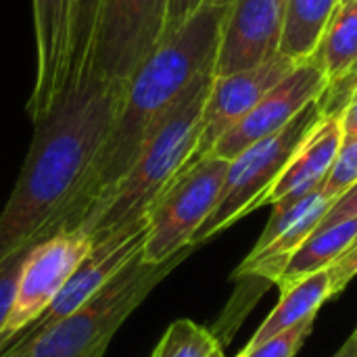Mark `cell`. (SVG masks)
<instances>
[{"instance_id": "obj_4", "label": "cell", "mask_w": 357, "mask_h": 357, "mask_svg": "<svg viewBox=\"0 0 357 357\" xmlns=\"http://www.w3.org/2000/svg\"><path fill=\"white\" fill-rule=\"evenodd\" d=\"M192 249L188 247L163 264H144L138 253L79 312L36 337L17 339L0 357H102L121 324Z\"/></svg>"}, {"instance_id": "obj_7", "label": "cell", "mask_w": 357, "mask_h": 357, "mask_svg": "<svg viewBox=\"0 0 357 357\" xmlns=\"http://www.w3.org/2000/svg\"><path fill=\"white\" fill-rule=\"evenodd\" d=\"M165 17L167 0H102L82 75L92 73L111 84L128 86L163 42Z\"/></svg>"}, {"instance_id": "obj_29", "label": "cell", "mask_w": 357, "mask_h": 357, "mask_svg": "<svg viewBox=\"0 0 357 357\" xmlns=\"http://www.w3.org/2000/svg\"><path fill=\"white\" fill-rule=\"evenodd\" d=\"M341 126H343V140L357 138V98H354L341 113Z\"/></svg>"}, {"instance_id": "obj_3", "label": "cell", "mask_w": 357, "mask_h": 357, "mask_svg": "<svg viewBox=\"0 0 357 357\" xmlns=\"http://www.w3.org/2000/svg\"><path fill=\"white\" fill-rule=\"evenodd\" d=\"M213 71L199 75L167 117L157 126L128 174L88 211L75 230L92 238V245L121 232H138L149 226V209L169 182L188 163L197 140Z\"/></svg>"}, {"instance_id": "obj_16", "label": "cell", "mask_w": 357, "mask_h": 357, "mask_svg": "<svg viewBox=\"0 0 357 357\" xmlns=\"http://www.w3.org/2000/svg\"><path fill=\"white\" fill-rule=\"evenodd\" d=\"M333 299V284H331V270H322L318 274L307 276L305 280L297 282L295 287L280 293V301L274 312L264 320L257 333L251 337L243 351H251L257 345L274 339L280 333L295 328L297 324L316 318L320 307Z\"/></svg>"}, {"instance_id": "obj_14", "label": "cell", "mask_w": 357, "mask_h": 357, "mask_svg": "<svg viewBox=\"0 0 357 357\" xmlns=\"http://www.w3.org/2000/svg\"><path fill=\"white\" fill-rule=\"evenodd\" d=\"M36 75L27 115L38 121L69 86V33L73 0H31Z\"/></svg>"}, {"instance_id": "obj_11", "label": "cell", "mask_w": 357, "mask_h": 357, "mask_svg": "<svg viewBox=\"0 0 357 357\" xmlns=\"http://www.w3.org/2000/svg\"><path fill=\"white\" fill-rule=\"evenodd\" d=\"M289 0H232L226 15L213 73L247 71L280 54Z\"/></svg>"}, {"instance_id": "obj_2", "label": "cell", "mask_w": 357, "mask_h": 357, "mask_svg": "<svg viewBox=\"0 0 357 357\" xmlns=\"http://www.w3.org/2000/svg\"><path fill=\"white\" fill-rule=\"evenodd\" d=\"M232 0H207L180 29L163 38L126 86L111 136L79 192L65 230H75L88 211L128 174L142 146L178 105L190 84L213 71Z\"/></svg>"}, {"instance_id": "obj_17", "label": "cell", "mask_w": 357, "mask_h": 357, "mask_svg": "<svg viewBox=\"0 0 357 357\" xmlns=\"http://www.w3.org/2000/svg\"><path fill=\"white\" fill-rule=\"evenodd\" d=\"M357 238V218L339 222L335 226L316 230L291 257L287 270L278 278L276 287L282 291L295 287L312 274L328 270L341 255L349 251Z\"/></svg>"}, {"instance_id": "obj_5", "label": "cell", "mask_w": 357, "mask_h": 357, "mask_svg": "<svg viewBox=\"0 0 357 357\" xmlns=\"http://www.w3.org/2000/svg\"><path fill=\"white\" fill-rule=\"evenodd\" d=\"M324 119L320 98L305 107L280 132L251 144L228 165V174L213 213L199 228L192 247L207 243L218 232L230 228L253 209L261 207L266 195L282 176L295 153Z\"/></svg>"}, {"instance_id": "obj_13", "label": "cell", "mask_w": 357, "mask_h": 357, "mask_svg": "<svg viewBox=\"0 0 357 357\" xmlns=\"http://www.w3.org/2000/svg\"><path fill=\"white\" fill-rule=\"evenodd\" d=\"M146 228H142L138 232H121V234H115L111 238H105V241L92 245L90 253L77 266V270L71 274V278L67 280L63 291L52 301V305L25 333H21L17 339L36 337V335L44 333L46 328L54 326L56 322H61V320L69 318L71 314L79 312L138 253H142V247H144V241H146Z\"/></svg>"}, {"instance_id": "obj_21", "label": "cell", "mask_w": 357, "mask_h": 357, "mask_svg": "<svg viewBox=\"0 0 357 357\" xmlns=\"http://www.w3.org/2000/svg\"><path fill=\"white\" fill-rule=\"evenodd\" d=\"M102 0H73L69 33V84L86 69Z\"/></svg>"}, {"instance_id": "obj_19", "label": "cell", "mask_w": 357, "mask_h": 357, "mask_svg": "<svg viewBox=\"0 0 357 357\" xmlns=\"http://www.w3.org/2000/svg\"><path fill=\"white\" fill-rule=\"evenodd\" d=\"M312 59L322 69L328 86L354 71L357 63V0L337 8Z\"/></svg>"}, {"instance_id": "obj_20", "label": "cell", "mask_w": 357, "mask_h": 357, "mask_svg": "<svg viewBox=\"0 0 357 357\" xmlns=\"http://www.w3.org/2000/svg\"><path fill=\"white\" fill-rule=\"evenodd\" d=\"M151 357H226L218 337L195 324L192 320L180 318L169 324Z\"/></svg>"}, {"instance_id": "obj_10", "label": "cell", "mask_w": 357, "mask_h": 357, "mask_svg": "<svg viewBox=\"0 0 357 357\" xmlns=\"http://www.w3.org/2000/svg\"><path fill=\"white\" fill-rule=\"evenodd\" d=\"M328 82L314 59L301 61L278 86H274L222 140L213 146L211 155L232 161L251 144L280 132L305 107L318 100Z\"/></svg>"}, {"instance_id": "obj_8", "label": "cell", "mask_w": 357, "mask_h": 357, "mask_svg": "<svg viewBox=\"0 0 357 357\" xmlns=\"http://www.w3.org/2000/svg\"><path fill=\"white\" fill-rule=\"evenodd\" d=\"M90 249L92 238L88 234L82 230H67L38 243L29 251L8 318L0 331V354L52 305Z\"/></svg>"}, {"instance_id": "obj_6", "label": "cell", "mask_w": 357, "mask_h": 357, "mask_svg": "<svg viewBox=\"0 0 357 357\" xmlns=\"http://www.w3.org/2000/svg\"><path fill=\"white\" fill-rule=\"evenodd\" d=\"M230 161L205 157L184 167L149 209L144 264H163L180 251L192 247L199 228L213 213Z\"/></svg>"}, {"instance_id": "obj_15", "label": "cell", "mask_w": 357, "mask_h": 357, "mask_svg": "<svg viewBox=\"0 0 357 357\" xmlns=\"http://www.w3.org/2000/svg\"><path fill=\"white\" fill-rule=\"evenodd\" d=\"M341 146H343L341 115L324 117L320 126L310 134V138L301 144V149L295 153L282 176L272 186V190L266 195L261 207L264 205L272 207L270 218H278L287 213L299 201L322 190L326 178L335 167Z\"/></svg>"}, {"instance_id": "obj_22", "label": "cell", "mask_w": 357, "mask_h": 357, "mask_svg": "<svg viewBox=\"0 0 357 357\" xmlns=\"http://www.w3.org/2000/svg\"><path fill=\"white\" fill-rule=\"evenodd\" d=\"M314 320L316 318H310V320L297 324L295 328L280 333L274 339L257 345L251 351H241L236 357H295L297 351L303 347V343L307 341V337L314 328Z\"/></svg>"}, {"instance_id": "obj_23", "label": "cell", "mask_w": 357, "mask_h": 357, "mask_svg": "<svg viewBox=\"0 0 357 357\" xmlns=\"http://www.w3.org/2000/svg\"><path fill=\"white\" fill-rule=\"evenodd\" d=\"M357 182V138L343 140V146L339 151V157L335 161V167L331 176L326 178L322 192L331 199H339L343 192H347Z\"/></svg>"}, {"instance_id": "obj_28", "label": "cell", "mask_w": 357, "mask_h": 357, "mask_svg": "<svg viewBox=\"0 0 357 357\" xmlns=\"http://www.w3.org/2000/svg\"><path fill=\"white\" fill-rule=\"evenodd\" d=\"M205 2L207 0H167V17H165L163 38H167L169 33L180 29Z\"/></svg>"}, {"instance_id": "obj_18", "label": "cell", "mask_w": 357, "mask_h": 357, "mask_svg": "<svg viewBox=\"0 0 357 357\" xmlns=\"http://www.w3.org/2000/svg\"><path fill=\"white\" fill-rule=\"evenodd\" d=\"M339 6L341 0H289L280 54L295 61L312 59Z\"/></svg>"}, {"instance_id": "obj_30", "label": "cell", "mask_w": 357, "mask_h": 357, "mask_svg": "<svg viewBox=\"0 0 357 357\" xmlns=\"http://www.w3.org/2000/svg\"><path fill=\"white\" fill-rule=\"evenodd\" d=\"M333 357H357V326L356 331L351 333V337L345 341V345Z\"/></svg>"}, {"instance_id": "obj_1", "label": "cell", "mask_w": 357, "mask_h": 357, "mask_svg": "<svg viewBox=\"0 0 357 357\" xmlns=\"http://www.w3.org/2000/svg\"><path fill=\"white\" fill-rule=\"evenodd\" d=\"M126 86L86 73L73 79L46 115L0 213V264L65 230L115 126Z\"/></svg>"}, {"instance_id": "obj_12", "label": "cell", "mask_w": 357, "mask_h": 357, "mask_svg": "<svg viewBox=\"0 0 357 357\" xmlns=\"http://www.w3.org/2000/svg\"><path fill=\"white\" fill-rule=\"evenodd\" d=\"M333 203L335 199L318 190L293 205L287 213L270 218L261 238L234 272V278L245 284L249 282V289H253V297L259 299L266 287L278 282L291 257L316 232Z\"/></svg>"}, {"instance_id": "obj_32", "label": "cell", "mask_w": 357, "mask_h": 357, "mask_svg": "<svg viewBox=\"0 0 357 357\" xmlns=\"http://www.w3.org/2000/svg\"><path fill=\"white\" fill-rule=\"evenodd\" d=\"M351 73H357V63H356V67H354V71H351ZM351 73H349V75H351Z\"/></svg>"}, {"instance_id": "obj_27", "label": "cell", "mask_w": 357, "mask_h": 357, "mask_svg": "<svg viewBox=\"0 0 357 357\" xmlns=\"http://www.w3.org/2000/svg\"><path fill=\"white\" fill-rule=\"evenodd\" d=\"M351 218H357V182L347 190V192H343V195L333 203V207H331L328 213L322 218V222H320V226H318L316 230L335 226V224L345 222V220H351Z\"/></svg>"}, {"instance_id": "obj_31", "label": "cell", "mask_w": 357, "mask_h": 357, "mask_svg": "<svg viewBox=\"0 0 357 357\" xmlns=\"http://www.w3.org/2000/svg\"><path fill=\"white\" fill-rule=\"evenodd\" d=\"M345 2H356V0H341V4H345Z\"/></svg>"}, {"instance_id": "obj_25", "label": "cell", "mask_w": 357, "mask_h": 357, "mask_svg": "<svg viewBox=\"0 0 357 357\" xmlns=\"http://www.w3.org/2000/svg\"><path fill=\"white\" fill-rule=\"evenodd\" d=\"M357 98V73H351L335 84H331L324 94L320 96V105L324 111V117L331 115H341L345 111V107Z\"/></svg>"}, {"instance_id": "obj_9", "label": "cell", "mask_w": 357, "mask_h": 357, "mask_svg": "<svg viewBox=\"0 0 357 357\" xmlns=\"http://www.w3.org/2000/svg\"><path fill=\"white\" fill-rule=\"evenodd\" d=\"M301 61H295L291 56L276 54L272 61L259 67L215 77L201 113L197 146L184 167H190L209 157L222 136H226Z\"/></svg>"}, {"instance_id": "obj_26", "label": "cell", "mask_w": 357, "mask_h": 357, "mask_svg": "<svg viewBox=\"0 0 357 357\" xmlns=\"http://www.w3.org/2000/svg\"><path fill=\"white\" fill-rule=\"evenodd\" d=\"M331 284H333V297L345 291V287L357 276V238L349 247L345 255H341L331 268Z\"/></svg>"}, {"instance_id": "obj_24", "label": "cell", "mask_w": 357, "mask_h": 357, "mask_svg": "<svg viewBox=\"0 0 357 357\" xmlns=\"http://www.w3.org/2000/svg\"><path fill=\"white\" fill-rule=\"evenodd\" d=\"M36 245H29L13 255H8L2 264H0V331L8 318V312H10V305H13V299H15V289H17V282H19V276H21V270L25 266V259L29 255V251L33 249Z\"/></svg>"}]
</instances>
